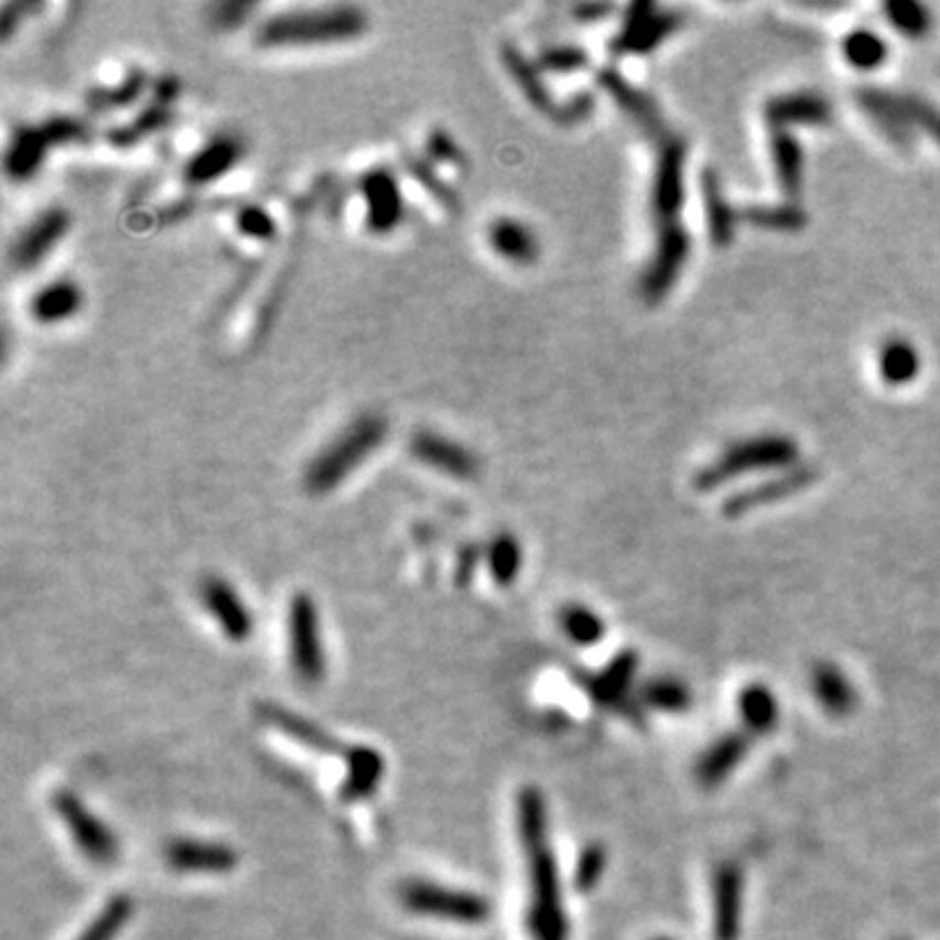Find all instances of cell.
<instances>
[{
	"mask_svg": "<svg viewBox=\"0 0 940 940\" xmlns=\"http://www.w3.org/2000/svg\"><path fill=\"white\" fill-rule=\"evenodd\" d=\"M688 158V144L682 137H663L659 160H656L653 194H650V212H653L659 230L677 225V212L682 204V168Z\"/></svg>",
	"mask_w": 940,
	"mask_h": 940,
	"instance_id": "cell-10",
	"label": "cell"
},
{
	"mask_svg": "<svg viewBox=\"0 0 940 940\" xmlns=\"http://www.w3.org/2000/svg\"><path fill=\"white\" fill-rule=\"evenodd\" d=\"M505 61H507V68H510V74L515 76V82L520 84L522 95L530 100V105L543 112H551V116H557V110L560 108H557L554 100H551L549 89L541 84L539 66L522 58V55L518 51H512V47H507L505 51Z\"/></svg>",
	"mask_w": 940,
	"mask_h": 940,
	"instance_id": "cell-34",
	"label": "cell"
},
{
	"mask_svg": "<svg viewBox=\"0 0 940 940\" xmlns=\"http://www.w3.org/2000/svg\"><path fill=\"white\" fill-rule=\"evenodd\" d=\"M53 810L66 825L71 839H74L76 850L87 857L91 865H116L120 857V841L105 821L91 812L79 795L71 789H58L53 795Z\"/></svg>",
	"mask_w": 940,
	"mask_h": 940,
	"instance_id": "cell-7",
	"label": "cell"
},
{
	"mask_svg": "<svg viewBox=\"0 0 940 940\" xmlns=\"http://www.w3.org/2000/svg\"><path fill=\"white\" fill-rule=\"evenodd\" d=\"M684 24L682 11H656L650 0H638L625 13V26L612 40V53H650L663 37Z\"/></svg>",
	"mask_w": 940,
	"mask_h": 940,
	"instance_id": "cell-9",
	"label": "cell"
},
{
	"mask_svg": "<svg viewBox=\"0 0 940 940\" xmlns=\"http://www.w3.org/2000/svg\"><path fill=\"white\" fill-rule=\"evenodd\" d=\"M640 703L659 713H684L690 709L692 695L674 677H653V680L642 684Z\"/></svg>",
	"mask_w": 940,
	"mask_h": 940,
	"instance_id": "cell-33",
	"label": "cell"
},
{
	"mask_svg": "<svg viewBox=\"0 0 940 940\" xmlns=\"http://www.w3.org/2000/svg\"><path fill=\"white\" fill-rule=\"evenodd\" d=\"M739 716L747 734H768L779 724V701L766 684H747L739 695Z\"/></svg>",
	"mask_w": 940,
	"mask_h": 940,
	"instance_id": "cell-32",
	"label": "cell"
},
{
	"mask_svg": "<svg viewBox=\"0 0 940 940\" xmlns=\"http://www.w3.org/2000/svg\"><path fill=\"white\" fill-rule=\"evenodd\" d=\"M770 154H774L776 179L789 199H797L802 191V150L787 129H770Z\"/></svg>",
	"mask_w": 940,
	"mask_h": 940,
	"instance_id": "cell-31",
	"label": "cell"
},
{
	"mask_svg": "<svg viewBox=\"0 0 940 940\" xmlns=\"http://www.w3.org/2000/svg\"><path fill=\"white\" fill-rule=\"evenodd\" d=\"M703 202L711 240L716 246H730L734 240V233H737V212L726 202L716 171L703 173Z\"/></svg>",
	"mask_w": 940,
	"mask_h": 940,
	"instance_id": "cell-28",
	"label": "cell"
},
{
	"mask_svg": "<svg viewBox=\"0 0 940 940\" xmlns=\"http://www.w3.org/2000/svg\"><path fill=\"white\" fill-rule=\"evenodd\" d=\"M770 129H787L791 123H829L831 105L815 91H797V95L776 97L766 105Z\"/></svg>",
	"mask_w": 940,
	"mask_h": 940,
	"instance_id": "cell-24",
	"label": "cell"
},
{
	"mask_svg": "<svg viewBox=\"0 0 940 940\" xmlns=\"http://www.w3.org/2000/svg\"><path fill=\"white\" fill-rule=\"evenodd\" d=\"M560 627L572 642H577V646H593V642L604 638V630H606L598 614L583 604L564 606L560 612Z\"/></svg>",
	"mask_w": 940,
	"mask_h": 940,
	"instance_id": "cell-37",
	"label": "cell"
},
{
	"mask_svg": "<svg viewBox=\"0 0 940 940\" xmlns=\"http://www.w3.org/2000/svg\"><path fill=\"white\" fill-rule=\"evenodd\" d=\"M690 253V238L680 225L659 230V246H656V257L650 261L648 272L642 274L640 293L648 303H659L669 288L674 285L677 274H680L684 259Z\"/></svg>",
	"mask_w": 940,
	"mask_h": 940,
	"instance_id": "cell-11",
	"label": "cell"
},
{
	"mask_svg": "<svg viewBox=\"0 0 940 940\" xmlns=\"http://www.w3.org/2000/svg\"><path fill=\"white\" fill-rule=\"evenodd\" d=\"M635 674H638V656H635L633 650H622V653L614 656L596 674H591V671H575V680L583 688L585 695L596 705H601V709L619 711L625 713L627 718H633L635 724H640V703H635L630 698Z\"/></svg>",
	"mask_w": 940,
	"mask_h": 940,
	"instance_id": "cell-8",
	"label": "cell"
},
{
	"mask_svg": "<svg viewBox=\"0 0 940 940\" xmlns=\"http://www.w3.org/2000/svg\"><path fill=\"white\" fill-rule=\"evenodd\" d=\"M369 19L353 6H335V9H306L288 11L267 19L259 26L257 40L264 47H303V45H327L358 37L366 32Z\"/></svg>",
	"mask_w": 940,
	"mask_h": 940,
	"instance_id": "cell-2",
	"label": "cell"
},
{
	"mask_svg": "<svg viewBox=\"0 0 940 940\" xmlns=\"http://www.w3.org/2000/svg\"><path fill=\"white\" fill-rule=\"evenodd\" d=\"M82 306V291L76 282L55 280L51 285L40 288L30 303L32 320L40 324L66 322Z\"/></svg>",
	"mask_w": 940,
	"mask_h": 940,
	"instance_id": "cell-26",
	"label": "cell"
},
{
	"mask_svg": "<svg viewBox=\"0 0 940 940\" xmlns=\"http://www.w3.org/2000/svg\"><path fill=\"white\" fill-rule=\"evenodd\" d=\"M598 84L606 91H609V95L614 97V102H617L619 108L627 112V116H633V120L640 126L642 131L650 133V137H669L667 126H663L661 112H659V108H656V102L650 100L646 91L633 87V84L627 82L625 76L619 74V71L601 68L598 71Z\"/></svg>",
	"mask_w": 940,
	"mask_h": 940,
	"instance_id": "cell-20",
	"label": "cell"
},
{
	"mask_svg": "<svg viewBox=\"0 0 940 940\" xmlns=\"http://www.w3.org/2000/svg\"><path fill=\"white\" fill-rule=\"evenodd\" d=\"M797 461V444L787 436H758V440H747L734 444L718 457L716 463L703 468L695 476V489L713 491L718 486L730 484L734 476L747 471L763 468H784Z\"/></svg>",
	"mask_w": 940,
	"mask_h": 940,
	"instance_id": "cell-5",
	"label": "cell"
},
{
	"mask_svg": "<svg viewBox=\"0 0 940 940\" xmlns=\"http://www.w3.org/2000/svg\"><path fill=\"white\" fill-rule=\"evenodd\" d=\"M656 940H671V938H656Z\"/></svg>",
	"mask_w": 940,
	"mask_h": 940,
	"instance_id": "cell-48",
	"label": "cell"
},
{
	"mask_svg": "<svg viewBox=\"0 0 940 940\" xmlns=\"http://www.w3.org/2000/svg\"><path fill=\"white\" fill-rule=\"evenodd\" d=\"M920 371V356L907 341H888L880 350V374L888 385H907Z\"/></svg>",
	"mask_w": 940,
	"mask_h": 940,
	"instance_id": "cell-36",
	"label": "cell"
},
{
	"mask_svg": "<svg viewBox=\"0 0 940 940\" xmlns=\"http://www.w3.org/2000/svg\"><path fill=\"white\" fill-rule=\"evenodd\" d=\"M750 750V734L747 732H730L718 737L713 745L698 758L695 776L705 789L718 787L734 774V768L745 760Z\"/></svg>",
	"mask_w": 940,
	"mask_h": 940,
	"instance_id": "cell-21",
	"label": "cell"
},
{
	"mask_svg": "<svg viewBox=\"0 0 940 940\" xmlns=\"http://www.w3.org/2000/svg\"><path fill=\"white\" fill-rule=\"evenodd\" d=\"M240 152H244V147H240L238 139L233 137H220L215 141H209L207 147H202L199 152L194 154L186 168V175L191 183H209L215 179H220L223 173H228L233 165H236Z\"/></svg>",
	"mask_w": 940,
	"mask_h": 940,
	"instance_id": "cell-29",
	"label": "cell"
},
{
	"mask_svg": "<svg viewBox=\"0 0 940 940\" xmlns=\"http://www.w3.org/2000/svg\"><path fill=\"white\" fill-rule=\"evenodd\" d=\"M366 202V223L371 233H390L402 220V194L390 171L377 168L360 181Z\"/></svg>",
	"mask_w": 940,
	"mask_h": 940,
	"instance_id": "cell-17",
	"label": "cell"
},
{
	"mask_svg": "<svg viewBox=\"0 0 940 940\" xmlns=\"http://www.w3.org/2000/svg\"><path fill=\"white\" fill-rule=\"evenodd\" d=\"M815 478H818L815 468H810V465H797V468L781 473V476L770 478L766 484H758L753 486V489L734 494V497L724 501V515L726 518H739V515L758 510L763 505H774V501L808 489Z\"/></svg>",
	"mask_w": 940,
	"mask_h": 940,
	"instance_id": "cell-16",
	"label": "cell"
},
{
	"mask_svg": "<svg viewBox=\"0 0 940 940\" xmlns=\"http://www.w3.org/2000/svg\"><path fill=\"white\" fill-rule=\"evenodd\" d=\"M588 66V53L572 45H557L541 53L539 68L557 71V74H570V71H581Z\"/></svg>",
	"mask_w": 940,
	"mask_h": 940,
	"instance_id": "cell-44",
	"label": "cell"
},
{
	"mask_svg": "<svg viewBox=\"0 0 940 940\" xmlns=\"http://www.w3.org/2000/svg\"><path fill=\"white\" fill-rule=\"evenodd\" d=\"M518 836L528 867L530 904L526 928L530 940H570L568 911L562 904L560 875L549 839L547 800L536 787L518 791Z\"/></svg>",
	"mask_w": 940,
	"mask_h": 940,
	"instance_id": "cell-1",
	"label": "cell"
},
{
	"mask_svg": "<svg viewBox=\"0 0 940 940\" xmlns=\"http://www.w3.org/2000/svg\"><path fill=\"white\" fill-rule=\"evenodd\" d=\"M288 653L295 677L306 684H320L327 674V653H324L322 622L316 601L309 593H299L288 606Z\"/></svg>",
	"mask_w": 940,
	"mask_h": 940,
	"instance_id": "cell-6",
	"label": "cell"
},
{
	"mask_svg": "<svg viewBox=\"0 0 940 940\" xmlns=\"http://www.w3.org/2000/svg\"><path fill=\"white\" fill-rule=\"evenodd\" d=\"M522 564V549L512 533H499L491 539L489 547V572L494 583L507 588L518 577Z\"/></svg>",
	"mask_w": 940,
	"mask_h": 940,
	"instance_id": "cell-38",
	"label": "cell"
},
{
	"mask_svg": "<svg viewBox=\"0 0 940 940\" xmlns=\"http://www.w3.org/2000/svg\"><path fill=\"white\" fill-rule=\"evenodd\" d=\"M899 108L909 129L917 126V129L925 131L940 144V110H936L928 100H922V97L917 95H899Z\"/></svg>",
	"mask_w": 940,
	"mask_h": 940,
	"instance_id": "cell-43",
	"label": "cell"
},
{
	"mask_svg": "<svg viewBox=\"0 0 940 940\" xmlns=\"http://www.w3.org/2000/svg\"><path fill=\"white\" fill-rule=\"evenodd\" d=\"M742 217H745L747 223L758 225V228L766 230H802L804 223H808V217H804V212L797 207V204H781V207H747L742 212Z\"/></svg>",
	"mask_w": 940,
	"mask_h": 940,
	"instance_id": "cell-40",
	"label": "cell"
},
{
	"mask_svg": "<svg viewBox=\"0 0 940 940\" xmlns=\"http://www.w3.org/2000/svg\"><path fill=\"white\" fill-rule=\"evenodd\" d=\"M489 240L499 257L515 261V264H530V261L539 259V240H536L533 230L520 220H512V217L494 220L489 228Z\"/></svg>",
	"mask_w": 940,
	"mask_h": 940,
	"instance_id": "cell-27",
	"label": "cell"
},
{
	"mask_svg": "<svg viewBox=\"0 0 940 940\" xmlns=\"http://www.w3.org/2000/svg\"><path fill=\"white\" fill-rule=\"evenodd\" d=\"M259 718L267 721V724L274 726V730H280L285 737H291L299 742V745L309 747V750L322 753V755H337L345 763V758L350 755L353 745H345L343 739L332 737L327 730H322L320 724H314V721L299 716L295 711L282 709L278 703H261L259 705Z\"/></svg>",
	"mask_w": 940,
	"mask_h": 940,
	"instance_id": "cell-14",
	"label": "cell"
},
{
	"mask_svg": "<svg viewBox=\"0 0 940 940\" xmlns=\"http://www.w3.org/2000/svg\"><path fill=\"white\" fill-rule=\"evenodd\" d=\"M165 860L179 873L220 875L238 867V852L223 841L173 839L165 850Z\"/></svg>",
	"mask_w": 940,
	"mask_h": 940,
	"instance_id": "cell-13",
	"label": "cell"
},
{
	"mask_svg": "<svg viewBox=\"0 0 940 940\" xmlns=\"http://www.w3.org/2000/svg\"><path fill=\"white\" fill-rule=\"evenodd\" d=\"M810 688L812 698L821 703V709L829 713L831 718H846L857 709V692H854L852 682L846 680V674L836 663H815L810 674Z\"/></svg>",
	"mask_w": 940,
	"mask_h": 940,
	"instance_id": "cell-23",
	"label": "cell"
},
{
	"mask_svg": "<svg viewBox=\"0 0 940 940\" xmlns=\"http://www.w3.org/2000/svg\"><path fill=\"white\" fill-rule=\"evenodd\" d=\"M68 230V212L61 207H53L47 212H42V215L34 220L32 225H26V230L21 233L17 238V244H13L11 259L17 267H34L40 264L42 259L51 253V249L58 240L66 236Z\"/></svg>",
	"mask_w": 940,
	"mask_h": 940,
	"instance_id": "cell-19",
	"label": "cell"
},
{
	"mask_svg": "<svg viewBox=\"0 0 940 940\" xmlns=\"http://www.w3.org/2000/svg\"><path fill=\"white\" fill-rule=\"evenodd\" d=\"M238 228L244 236L267 240L274 236V220L261 207H244L238 212Z\"/></svg>",
	"mask_w": 940,
	"mask_h": 940,
	"instance_id": "cell-45",
	"label": "cell"
},
{
	"mask_svg": "<svg viewBox=\"0 0 940 940\" xmlns=\"http://www.w3.org/2000/svg\"><path fill=\"white\" fill-rule=\"evenodd\" d=\"M886 17L907 37H925L932 26L930 11L920 3H911V0H890L886 6Z\"/></svg>",
	"mask_w": 940,
	"mask_h": 940,
	"instance_id": "cell-41",
	"label": "cell"
},
{
	"mask_svg": "<svg viewBox=\"0 0 940 940\" xmlns=\"http://www.w3.org/2000/svg\"><path fill=\"white\" fill-rule=\"evenodd\" d=\"M713 936L737 940L742 928V871L734 862H721L713 871Z\"/></svg>",
	"mask_w": 940,
	"mask_h": 940,
	"instance_id": "cell-15",
	"label": "cell"
},
{
	"mask_svg": "<svg viewBox=\"0 0 940 940\" xmlns=\"http://www.w3.org/2000/svg\"><path fill=\"white\" fill-rule=\"evenodd\" d=\"M202 604L212 617H215L217 627L223 635L233 642H244L251 638L253 633V617L246 609L244 598L238 596V591L233 588L228 581L223 577H204L202 581Z\"/></svg>",
	"mask_w": 940,
	"mask_h": 940,
	"instance_id": "cell-12",
	"label": "cell"
},
{
	"mask_svg": "<svg viewBox=\"0 0 940 940\" xmlns=\"http://www.w3.org/2000/svg\"><path fill=\"white\" fill-rule=\"evenodd\" d=\"M844 55L854 68L873 71L883 66V61H886L888 55V47L880 34H875L871 30H854L852 34H846L844 40Z\"/></svg>",
	"mask_w": 940,
	"mask_h": 940,
	"instance_id": "cell-39",
	"label": "cell"
},
{
	"mask_svg": "<svg viewBox=\"0 0 940 940\" xmlns=\"http://www.w3.org/2000/svg\"><path fill=\"white\" fill-rule=\"evenodd\" d=\"M398 899L411 915L455 925H484L491 917V901L476 890L452 888L421 878L402 883Z\"/></svg>",
	"mask_w": 940,
	"mask_h": 940,
	"instance_id": "cell-4",
	"label": "cell"
},
{
	"mask_svg": "<svg viewBox=\"0 0 940 940\" xmlns=\"http://www.w3.org/2000/svg\"><path fill=\"white\" fill-rule=\"evenodd\" d=\"M593 110V97L591 95H577L575 100H570L568 105H564V108H560L557 110V120H560V123H577V120H583L585 116H588V112Z\"/></svg>",
	"mask_w": 940,
	"mask_h": 940,
	"instance_id": "cell-46",
	"label": "cell"
},
{
	"mask_svg": "<svg viewBox=\"0 0 940 940\" xmlns=\"http://www.w3.org/2000/svg\"><path fill=\"white\" fill-rule=\"evenodd\" d=\"M385 436L387 421L381 415H358L309 463L306 476H303L306 489L311 494H327L341 486L374 450L381 447Z\"/></svg>",
	"mask_w": 940,
	"mask_h": 940,
	"instance_id": "cell-3",
	"label": "cell"
},
{
	"mask_svg": "<svg viewBox=\"0 0 940 940\" xmlns=\"http://www.w3.org/2000/svg\"><path fill=\"white\" fill-rule=\"evenodd\" d=\"M857 105L867 112V116L873 118V123L878 126V129L886 133V137L894 141L896 147H899V150H909L911 131H909L907 120H904V112L899 108V95H894V91L865 87V89L857 91Z\"/></svg>",
	"mask_w": 940,
	"mask_h": 940,
	"instance_id": "cell-25",
	"label": "cell"
},
{
	"mask_svg": "<svg viewBox=\"0 0 940 940\" xmlns=\"http://www.w3.org/2000/svg\"><path fill=\"white\" fill-rule=\"evenodd\" d=\"M345 779L341 784V795L345 802H360L371 797L385 779V758L379 750L366 745H353L350 755L345 758Z\"/></svg>",
	"mask_w": 940,
	"mask_h": 940,
	"instance_id": "cell-22",
	"label": "cell"
},
{
	"mask_svg": "<svg viewBox=\"0 0 940 940\" xmlns=\"http://www.w3.org/2000/svg\"><path fill=\"white\" fill-rule=\"evenodd\" d=\"M606 865H609V852L604 850V844L593 841V844H588L581 852V857H577L575 888L583 890V894L596 888L601 883V875L606 873Z\"/></svg>",
	"mask_w": 940,
	"mask_h": 940,
	"instance_id": "cell-42",
	"label": "cell"
},
{
	"mask_svg": "<svg viewBox=\"0 0 940 940\" xmlns=\"http://www.w3.org/2000/svg\"><path fill=\"white\" fill-rule=\"evenodd\" d=\"M612 11H614L612 3H585V6H577L575 17L585 21H596L601 17H609Z\"/></svg>",
	"mask_w": 940,
	"mask_h": 940,
	"instance_id": "cell-47",
	"label": "cell"
},
{
	"mask_svg": "<svg viewBox=\"0 0 940 940\" xmlns=\"http://www.w3.org/2000/svg\"><path fill=\"white\" fill-rule=\"evenodd\" d=\"M47 144H51V139H47L45 129H19L17 137L11 139L9 152H6V171L11 179H32L45 160Z\"/></svg>",
	"mask_w": 940,
	"mask_h": 940,
	"instance_id": "cell-30",
	"label": "cell"
},
{
	"mask_svg": "<svg viewBox=\"0 0 940 940\" xmlns=\"http://www.w3.org/2000/svg\"><path fill=\"white\" fill-rule=\"evenodd\" d=\"M133 915V899L129 894H116L105 907L97 911L84 932L76 940H112L126 928Z\"/></svg>",
	"mask_w": 940,
	"mask_h": 940,
	"instance_id": "cell-35",
	"label": "cell"
},
{
	"mask_svg": "<svg viewBox=\"0 0 940 940\" xmlns=\"http://www.w3.org/2000/svg\"><path fill=\"white\" fill-rule=\"evenodd\" d=\"M411 450L423 465L447 473V476L471 478L476 476L478 471L476 455H473L468 447H463V444L452 442L442 434H434V431H419V434H413Z\"/></svg>",
	"mask_w": 940,
	"mask_h": 940,
	"instance_id": "cell-18",
	"label": "cell"
}]
</instances>
